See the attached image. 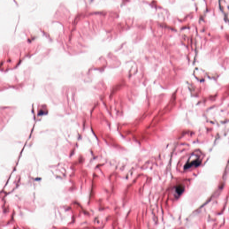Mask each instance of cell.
Returning a JSON list of instances; mask_svg holds the SVG:
<instances>
[{"instance_id":"obj_1","label":"cell","mask_w":229,"mask_h":229,"mask_svg":"<svg viewBox=\"0 0 229 229\" xmlns=\"http://www.w3.org/2000/svg\"><path fill=\"white\" fill-rule=\"evenodd\" d=\"M200 163V160L199 157L193 155L189 157L186 164L184 166V169L187 170L193 167H197Z\"/></svg>"},{"instance_id":"obj_2","label":"cell","mask_w":229,"mask_h":229,"mask_svg":"<svg viewBox=\"0 0 229 229\" xmlns=\"http://www.w3.org/2000/svg\"><path fill=\"white\" fill-rule=\"evenodd\" d=\"M184 190V187L181 185H179L176 187L175 191L177 194L180 195Z\"/></svg>"}]
</instances>
